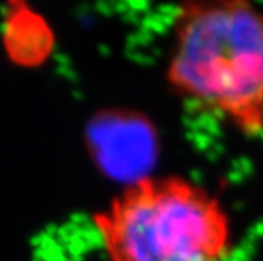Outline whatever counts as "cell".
<instances>
[{
	"mask_svg": "<svg viewBox=\"0 0 263 261\" xmlns=\"http://www.w3.org/2000/svg\"><path fill=\"white\" fill-rule=\"evenodd\" d=\"M165 81L187 106L246 138L263 135V10L248 0L180 5Z\"/></svg>",
	"mask_w": 263,
	"mask_h": 261,
	"instance_id": "obj_1",
	"label": "cell"
},
{
	"mask_svg": "<svg viewBox=\"0 0 263 261\" xmlns=\"http://www.w3.org/2000/svg\"><path fill=\"white\" fill-rule=\"evenodd\" d=\"M95 222L110 261H230L235 253L226 206L184 176L133 181Z\"/></svg>",
	"mask_w": 263,
	"mask_h": 261,
	"instance_id": "obj_2",
	"label": "cell"
}]
</instances>
